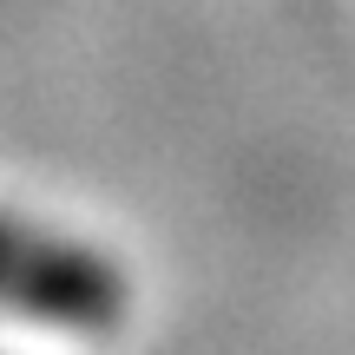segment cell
Wrapping results in <instances>:
<instances>
[{"label": "cell", "instance_id": "6da1fadb", "mask_svg": "<svg viewBox=\"0 0 355 355\" xmlns=\"http://www.w3.org/2000/svg\"><path fill=\"white\" fill-rule=\"evenodd\" d=\"M132 309V283L105 250L0 211V316L60 336H112Z\"/></svg>", "mask_w": 355, "mask_h": 355}]
</instances>
